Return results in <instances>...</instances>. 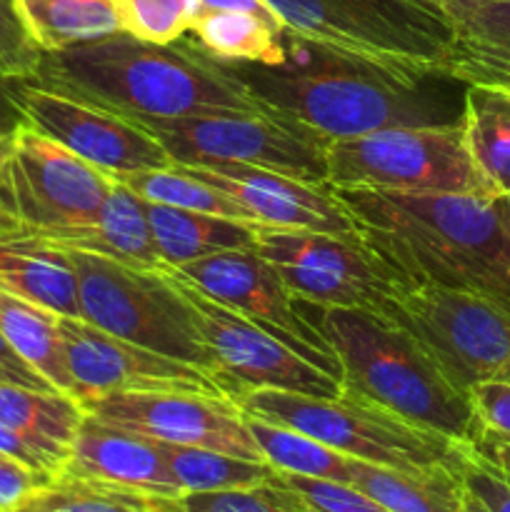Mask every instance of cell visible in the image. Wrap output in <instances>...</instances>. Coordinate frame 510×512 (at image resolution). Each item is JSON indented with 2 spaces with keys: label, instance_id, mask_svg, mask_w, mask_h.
<instances>
[{
  "label": "cell",
  "instance_id": "obj_1",
  "mask_svg": "<svg viewBox=\"0 0 510 512\" xmlns=\"http://www.w3.org/2000/svg\"><path fill=\"white\" fill-rule=\"evenodd\" d=\"M278 65L215 60L273 118L315 138L345 140L388 128L458 125L463 80L448 73L405 78L298 38L283 28Z\"/></svg>",
  "mask_w": 510,
  "mask_h": 512
},
{
  "label": "cell",
  "instance_id": "obj_2",
  "mask_svg": "<svg viewBox=\"0 0 510 512\" xmlns=\"http://www.w3.org/2000/svg\"><path fill=\"white\" fill-rule=\"evenodd\" d=\"M355 235L403 283L473 293L510 310V200L333 188Z\"/></svg>",
  "mask_w": 510,
  "mask_h": 512
},
{
  "label": "cell",
  "instance_id": "obj_3",
  "mask_svg": "<svg viewBox=\"0 0 510 512\" xmlns=\"http://www.w3.org/2000/svg\"><path fill=\"white\" fill-rule=\"evenodd\" d=\"M28 83L128 120L265 113L233 75L190 40L158 45L115 33L43 53Z\"/></svg>",
  "mask_w": 510,
  "mask_h": 512
},
{
  "label": "cell",
  "instance_id": "obj_4",
  "mask_svg": "<svg viewBox=\"0 0 510 512\" xmlns=\"http://www.w3.org/2000/svg\"><path fill=\"white\" fill-rule=\"evenodd\" d=\"M295 305L338 358L343 390L453 443L478 445L483 430L468 393L453 385L403 325L380 310L298 298Z\"/></svg>",
  "mask_w": 510,
  "mask_h": 512
},
{
  "label": "cell",
  "instance_id": "obj_5",
  "mask_svg": "<svg viewBox=\"0 0 510 512\" xmlns=\"http://www.w3.org/2000/svg\"><path fill=\"white\" fill-rule=\"evenodd\" d=\"M233 403L248 418L298 430L328 448L363 463L395 470H460L468 445L453 443L438 433L418 428L368 400L343 390L333 398L248 390Z\"/></svg>",
  "mask_w": 510,
  "mask_h": 512
},
{
  "label": "cell",
  "instance_id": "obj_6",
  "mask_svg": "<svg viewBox=\"0 0 510 512\" xmlns=\"http://www.w3.org/2000/svg\"><path fill=\"white\" fill-rule=\"evenodd\" d=\"M78 273L80 318L153 353L188 363L213 380L198 318L168 270H140L68 250Z\"/></svg>",
  "mask_w": 510,
  "mask_h": 512
},
{
  "label": "cell",
  "instance_id": "obj_7",
  "mask_svg": "<svg viewBox=\"0 0 510 512\" xmlns=\"http://www.w3.org/2000/svg\"><path fill=\"white\" fill-rule=\"evenodd\" d=\"M330 188L405 195H490L458 125L388 128L325 148Z\"/></svg>",
  "mask_w": 510,
  "mask_h": 512
},
{
  "label": "cell",
  "instance_id": "obj_8",
  "mask_svg": "<svg viewBox=\"0 0 510 512\" xmlns=\"http://www.w3.org/2000/svg\"><path fill=\"white\" fill-rule=\"evenodd\" d=\"M380 313L420 340L463 393L488 380L510 383V310L503 305L438 285L400 283Z\"/></svg>",
  "mask_w": 510,
  "mask_h": 512
},
{
  "label": "cell",
  "instance_id": "obj_9",
  "mask_svg": "<svg viewBox=\"0 0 510 512\" xmlns=\"http://www.w3.org/2000/svg\"><path fill=\"white\" fill-rule=\"evenodd\" d=\"M178 165H253L305 183L328 185V143L268 113L138 118Z\"/></svg>",
  "mask_w": 510,
  "mask_h": 512
},
{
  "label": "cell",
  "instance_id": "obj_10",
  "mask_svg": "<svg viewBox=\"0 0 510 512\" xmlns=\"http://www.w3.org/2000/svg\"><path fill=\"white\" fill-rule=\"evenodd\" d=\"M115 178L25 125L0 168V220L30 235L88 225L98 218Z\"/></svg>",
  "mask_w": 510,
  "mask_h": 512
},
{
  "label": "cell",
  "instance_id": "obj_11",
  "mask_svg": "<svg viewBox=\"0 0 510 512\" xmlns=\"http://www.w3.org/2000/svg\"><path fill=\"white\" fill-rule=\"evenodd\" d=\"M253 250L308 303L380 310L403 283L358 235L255 225Z\"/></svg>",
  "mask_w": 510,
  "mask_h": 512
},
{
  "label": "cell",
  "instance_id": "obj_12",
  "mask_svg": "<svg viewBox=\"0 0 510 512\" xmlns=\"http://www.w3.org/2000/svg\"><path fill=\"white\" fill-rule=\"evenodd\" d=\"M165 270L193 305L200 335L213 360V383L230 400L248 390H285L315 398H333L343 393L338 378L305 360L288 343L225 305L205 298L175 270Z\"/></svg>",
  "mask_w": 510,
  "mask_h": 512
},
{
  "label": "cell",
  "instance_id": "obj_13",
  "mask_svg": "<svg viewBox=\"0 0 510 512\" xmlns=\"http://www.w3.org/2000/svg\"><path fill=\"white\" fill-rule=\"evenodd\" d=\"M170 270H175L205 298L260 325L298 350L305 360L340 380V365L330 345L300 315L295 295L285 288L273 265L265 263L255 250H228Z\"/></svg>",
  "mask_w": 510,
  "mask_h": 512
},
{
  "label": "cell",
  "instance_id": "obj_14",
  "mask_svg": "<svg viewBox=\"0 0 510 512\" xmlns=\"http://www.w3.org/2000/svg\"><path fill=\"white\" fill-rule=\"evenodd\" d=\"M10 85L30 128L110 178L123 180L173 165L168 150L133 120L68 95L50 93L28 80H10Z\"/></svg>",
  "mask_w": 510,
  "mask_h": 512
},
{
  "label": "cell",
  "instance_id": "obj_15",
  "mask_svg": "<svg viewBox=\"0 0 510 512\" xmlns=\"http://www.w3.org/2000/svg\"><path fill=\"white\" fill-rule=\"evenodd\" d=\"M85 415L158 443L208 448L265 463L245 415L228 395L213 393H110L83 405Z\"/></svg>",
  "mask_w": 510,
  "mask_h": 512
},
{
  "label": "cell",
  "instance_id": "obj_16",
  "mask_svg": "<svg viewBox=\"0 0 510 512\" xmlns=\"http://www.w3.org/2000/svg\"><path fill=\"white\" fill-rule=\"evenodd\" d=\"M65 365L80 408L110 393H220L218 385L188 363L153 353L105 333L83 318H58Z\"/></svg>",
  "mask_w": 510,
  "mask_h": 512
},
{
  "label": "cell",
  "instance_id": "obj_17",
  "mask_svg": "<svg viewBox=\"0 0 510 512\" xmlns=\"http://www.w3.org/2000/svg\"><path fill=\"white\" fill-rule=\"evenodd\" d=\"M275 18L298 38L333 50L343 58L363 60L405 78L448 73L455 50L415 40L383 20L363 13L348 0H265Z\"/></svg>",
  "mask_w": 510,
  "mask_h": 512
},
{
  "label": "cell",
  "instance_id": "obj_18",
  "mask_svg": "<svg viewBox=\"0 0 510 512\" xmlns=\"http://www.w3.org/2000/svg\"><path fill=\"white\" fill-rule=\"evenodd\" d=\"M183 168L228 195L258 225L355 235L353 220L330 185L305 183L253 165L223 163Z\"/></svg>",
  "mask_w": 510,
  "mask_h": 512
},
{
  "label": "cell",
  "instance_id": "obj_19",
  "mask_svg": "<svg viewBox=\"0 0 510 512\" xmlns=\"http://www.w3.org/2000/svg\"><path fill=\"white\" fill-rule=\"evenodd\" d=\"M60 475L138 490V493L158 495V498L183 495L155 440L100 423L90 415H85L80 423Z\"/></svg>",
  "mask_w": 510,
  "mask_h": 512
},
{
  "label": "cell",
  "instance_id": "obj_20",
  "mask_svg": "<svg viewBox=\"0 0 510 512\" xmlns=\"http://www.w3.org/2000/svg\"><path fill=\"white\" fill-rule=\"evenodd\" d=\"M0 290L63 318H80L78 273L70 253L23 230H0Z\"/></svg>",
  "mask_w": 510,
  "mask_h": 512
},
{
  "label": "cell",
  "instance_id": "obj_21",
  "mask_svg": "<svg viewBox=\"0 0 510 512\" xmlns=\"http://www.w3.org/2000/svg\"><path fill=\"white\" fill-rule=\"evenodd\" d=\"M45 243L63 250L98 255L140 270H163L153 235H150L145 200L135 195L125 183L115 180L108 200L100 208L98 218L88 225L58 230L50 235H35Z\"/></svg>",
  "mask_w": 510,
  "mask_h": 512
},
{
  "label": "cell",
  "instance_id": "obj_22",
  "mask_svg": "<svg viewBox=\"0 0 510 512\" xmlns=\"http://www.w3.org/2000/svg\"><path fill=\"white\" fill-rule=\"evenodd\" d=\"M150 235L165 268H183L195 260L228 250H253L255 225L195 210L145 203Z\"/></svg>",
  "mask_w": 510,
  "mask_h": 512
},
{
  "label": "cell",
  "instance_id": "obj_23",
  "mask_svg": "<svg viewBox=\"0 0 510 512\" xmlns=\"http://www.w3.org/2000/svg\"><path fill=\"white\" fill-rule=\"evenodd\" d=\"M85 410L70 395L33 390L0 380V423L28 440L60 475Z\"/></svg>",
  "mask_w": 510,
  "mask_h": 512
},
{
  "label": "cell",
  "instance_id": "obj_24",
  "mask_svg": "<svg viewBox=\"0 0 510 512\" xmlns=\"http://www.w3.org/2000/svg\"><path fill=\"white\" fill-rule=\"evenodd\" d=\"M465 145L490 195H510V85L465 83Z\"/></svg>",
  "mask_w": 510,
  "mask_h": 512
},
{
  "label": "cell",
  "instance_id": "obj_25",
  "mask_svg": "<svg viewBox=\"0 0 510 512\" xmlns=\"http://www.w3.org/2000/svg\"><path fill=\"white\" fill-rule=\"evenodd\" d=\"M350 485L390 512H465L460 470L433 468L410 473L353 460Z\"/></svg>",
  "mask_w": 510,
  "mask_h": 512
},
{
  "label": "cell",
  "instance_id": "obj_26",
  "mask_svg": "<svg viewBox=\"0 0 510 512\" xmlns=\"http://www.w3.org/2000/svg\"><path fill=\"white\" fill-rule=\"evenodd\" d=\"M60 315L0 290V335L25 365L43 375L55 390L73 398V380L65 365Z\"/></svg>",
  "mask_w": 510,
  "mask_h": 512
},
{
  "label": "cell",
  "instance_id": "obj_27",
  "mask_svg": "<svg viewBox=\"0 0 510 512\" xmlns=\"http://www.w3.org/2000/svg\"><path fill=\"white\" fill-rule=\"evenodd\" d=\"M15 5L43 53L123 33L115 0H15Z\"/></svg>",
  "mask_w": 510,
  "mask_h": 512
},
{
  "label": "cell",
  "instance_id": "obj_28",
  "mask_svg": "<svg viewBox=\"0 0 510 512\" xmlns=\"http://www.w3.org/2000/svg\"><path fill=\"white\" fill-rule=\"evenodd\" d=\"M190 45L203 55L228 63L278 65L285 60L283 25L248 13L205 10L190 23Z\"/></svg>",
  "mask_w": 510,
  "mask_h": 512
},
{
  "label": "cell",
  "instance_id": "obj_29",
  "mask_svg": "<svg viewBox=\"0 0 510 512\" xmlns=\"http://www.w3.org/2000/svg\"><path fill=\"white\" fill-rule=\"evenodd\" d=\"M158 445L163 450L170 475L175 478L183 495L260 488L275 478V470L260 460H245L238 455L218 453V450L208 448H190V445Z\"/></svg>",
  "mask_w": 510,
  "mask_h": 512
},
{
  "label": "cell",
  "instance_id": "obj_30",
  "mask_svg": "<svg viewBox=\"0 0 510 512\" xmlns=\"http://www.w3.org/2000/svg\"><path fill=\"white\" fill-rule=\"evenodd\" d=\"M250 435L260 448L265 463L278 473L303 475V478L335 480V483H348L353 480V458L340 455L338 450L298 433V430L283 428V425L265 423V420L248 418Z\"/></svg>",
  "mask_w": 510,
  "mask_h": 512
},
{
  "label": "cell",
  "instance_id": "obj_31",
  "mask_svg": "<svg viewBox=\"0 0 510 512\" xmlns=\"http://www.w3.org/2000/svg\"><path fill=\"white\" fill-rule=\"evenodd\" d=\"M13 512H178L175 498L58 475Z\"/></svg>",
  "mask_w": 510,
  "mask_h": 512
},
{
  "label": "cell",
  "instance_id": "obj_32",
  "mask_svg": "<svg viewBox=\"0 0 510 512\" xmlns=\"http://www.w3.org/2000/svg\"><path fill=\"white\" fill-rule=\"evenodd\" d=\"M120 183L128 185L145 203H160L170 205V208L195 210V213L220 215V218L240 220V223H253L238 203H233L228 195L220 193L213 185L203 183L195 175H190L178 163H173L170 168L128 175Z\"/></svg>",
  "mask_w": 510,
  "mask_h": 512
},
{
  "label": "cell",
  "instance_id": "obj_33",
  "mask_svg": "<svg viewBox=\"0 0 510 512\" xmlns=\"http://www.w3.org/2000/svg\"><path fill=\"white\" fill-rule=\"evenodd\" d=\"M455 45L510 53V0H438Z\"/></svg>",
  "mask_w": 510,
  "mask_h": 512
},
{
  "label": "cell",
  "instance_id": "obj_34",
  "mask_svg": "<svg viewBox=\"0 0 510 512\" xmlns=\"http://www.w3.org/2000/svg\"><path fill=\"white\" fill-rule=\"evenodd\" d=\"M123 33L158 45L178 43L193 23L188 0H115Z\"/></svg>",
  "mask_w": 510,
  "mask_h": 512
},
{
  "label": "cell",
  "instance_id": "obj_35",
  "mask_svg": "<svg viewBox=\"0 0 510 512\" xmlns=\"http://www.w3.org/2000/svg\"><path fill=\"white\" fill-rule=\"evenodd\" d=\"M273 483L308 512H390L378 500L348 483L303 478V475L278 473V470H275Z\"/></svg>",
  "mask_w": 510,
  "mask_h": 512
},
{
  "label": "cell",
  "instance_id": "obj_36",
  "mask_svg": "<svg viewBox=\"0 0 510 512\" xmlns=\"http://www.w3.org/2000/svg\"><path fill=\"white\" fill-rule=\"evenodd\" d=\"M178 512H308L270 480L260 488L225 493H185L175 498Z\"/></svg>",
  "mask_w": 510,
  "mask_h": 512
},
{
  "label": "cell",
  "instance_id": "obj_37",
  "mask_svg": "<svg viewBox=\"0 0 510 512\" xmlns=\"http://www.w3.org/2000/svg\"><path fill=\"white\" fill-rule=\"evenodd\" d=\"M460 483L465 512H510V475L480 458L473 448L465 450Z\"/></svg>",
  "mask_w": 510,
  "mask_h": 512
},
{
  "label": "cell",
  "instance_id": "obj_38",
  "mask_svg": "<svg viewBox=\"0 0 510 512\" xmlns=\"http://www.w3.org/2000/svg\"><path fill=\"white\" fill-rule=\"evenodd\" d=\"M43 50L33 43L15 0H0V78L30 80Z\"/></svg>",
  "mask_w": 510,
  "mask_h": 512
},
{
  "label": "cell",
  "instance_id": "obj_39",
  "mask_svg": "<svg viewBox=\"0 0 510 512\" xmlns=\"http://www.w3.org/2000/svg\"><path fill=\"white\" fill-rule=\"evenodd\" d=\"M468 398L483 435L510 440V383H478L468 390Z\"/></svg>",
  "mask_w": 510,
  "mask_h": 512
},
{
  "label": "cell",
  "instance_id": "obj_40",
  "mask_svg": "<svg viewBox=\"0 0 510 512\" xmlns=\"http://www.w3.org/2000/svg\"><path fill=\"white\" fill-rule=\"evenodd\" d=\"M450 75L463 83L510 85V53L455 45Z\"/></svg>",
  "mask_w": 510,
  "mask_h": 512
},
{
  "label": "cell",
  "instance_id": "obj_41",
  "mask_svg": "<svg viewBox=\"0 0 510 512\" xmlns=\"http://www.w3.org/2000/svg\"><path fill=\"white\" fill-rule=\"evenodd\" d=\"M50 480H55L53 475L30 470L28 465L0 455V512H13Z\"/></svg>",
  "mask_w": 510,
  "mask_h": 512
},
{
  "label": "cell",
  "instance_id": "obj_42",
  "mask_svg": "<svg viewBox=\"0 0 510 512\" xmlns=\"http://www.w3.org/2000/svg\"><path fill=\"white\" fill-rule=\"evenodd\" d=\"M0 378L5 383H15V385H25V388L33 390H45V393H53V385L43 378L40 373H35L30 365H25L18 355L13 353L5 338L0 335Z\"/></svg>",
  "mask_w": 510,
  "mask_h": 512
},
{
  "label": "cell",
  "instance_id": "obj_43",
  "mask_svg": "<svg viewBox=\"0 0 510 512\" xmlns=\"http://www.w3.org/2000/svg\"><path fill=\"white\" fill-rule=\"evenodd\" d=\"M0 455H8V458L18 460V463L28 465L30 470H38V473H45V475H53V478H58V473H55L53 465H50L48 460H45L43 455H40L38 450H35L33 445L28 443V440L20 438L15 430L5 428L3 423H0Z\"/></svg>",
  "mask_w": 510,
  "mask_h": 512
},
{
  "label": "cell",
  "instance_id": "obj_44",
  "mask_svg": "<svg viewBox=\"0 0 510 512\" xmlns=\"http://www.w3.org/2000/svg\"><path fill=\"white\" fill-rule=\"evenodd\" d=\"M25 125H28V120H25L23 110H20L18 100H15L13 85H10V80L0 78V135L13 138Z\"/></svg>",
  "mask_w": 510,
  "mask_h": 512
},
{
  "label": "cell",
  "instance_id": "obj_45",
  "mask_svg": "<svg viewBox=\"0 0 510 512\" xmlns=\"http://www.w3.org/2000/svg\"><path fill=\"white\" fill-rule=\"evenodd\" d=\"M205 10H230V13H248L255 15V18H263L268 23H280L275 18V13L270 10V5L265 0H200V8L198 13H205ZM195 13V15H198Z\"/></svg>",
  "mask_w": 510,
  "mask_h": 512
},
{
  "label": "cell",
  "instance_id": "obj_46",
  "mask_svg": "<svg viewBox=\"0 0 510 512\" xmlns=\"http://www.w3.org/2000/svg\"><path fill=\"white\" fill-rule=\"evenodd\" d=\"M473 450L480 455V458L488 460L490 465H495V468L510 475V440L483 435Z\"/></svg>",
  "mask_w": 510,
  "mask_h": 512
},
{
  "label": "cell",
  "instance_id": "obj_47",
  "mask_svg": "<svg viewBox=\"0 0 510 512\" xmlns=\"http://www.w3.org/2000/svg\"><path fill=\"white\" fill-rule=\"evenodd\" d=\"M10 148H13V138H3V135H0V168H3V163L8 160Z\"/></svg>",
  "mask_w": 510,
  "mask_h": 512
},
{
  "label": "cell",
  "instance_id": "obj_48",
  "mask_svg": "<svg viewBox=\"0 0 510 512\" xmlns=\"http://www.w3.org/2000/svg\"><path fill=\"white\" fill-rule=\"evenodd\" d=\"M415 3H420V5H428V8H435V10H440L438 0H415Z\"/></svg>",
  "mask_w": 510,
  "mask_h": 512
},
{
  "label": "cell",
  "instance_id": "obj_49",
  "mask_svg": "<svg viewBox=\"0 0 510 512\" xmlns=\"http://www.w3.org/2000/svg\"><path fill=\"white\" fill-rule=\"evenodd\" d=\"M188 5H190V10H193V18H195V13H198V8H200V0H188Z\"/></svg>",
  "mask_w": 510,
  "mask_h": 512
},
{
  "label": "cell",
  "instance_id": "obj_50",
  "mask_svg": "<svg viewBox=\"0 0 510 512\" xmlns=\"http://www.w3.org/2000/svg\"><path fill=\"white\" fill-rule=\"evenodd\" d=\"M5 228V223H3V220H0V230H3Z\"/></svg>",
  "mask_w": 510,
  "mask_h": 512
},
{
  "label": "cell",
  "instance_id": "obj_51",
  "mask_svg": "<svg viewBox=\"0 0 510 512\" xmlns=\"http://www.w3.org/2000/svg\"><path fill=\"white\" fill-rule=\"evenodd\" d=\"M0 380H3V378H0ZM3 383H5V380H3Z\"/></svg>",
  "mask_w": 510,
  "mask_h": 512
},
{
  "label": "cell",
  "instance_id": "obj_52",
  "mask_svg": "<svg viewBox=\"0 0 510 512\" xmlns=\"http://www.w3.org/2000/svg\"><path fill=\"white\" fill-rule=\"evenodd\" d=\"M508 200H510V195H508Z\"/></svg>",
  "mask_w": 510,
  "mask_h": 512
}]
</instances>
